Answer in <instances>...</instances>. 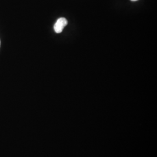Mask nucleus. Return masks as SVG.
Wrapping results in <instances>:
<instances>
[{
    "instance_id": "1",
    "label": "nucleus",
    "mask_w": 157,
    "mask_h": 157,
    "mask_svg": "<svg viewBox=\"0 0 157 157\" xmlns=\"http://www.w3.org/2000/svg\"><path fill=\"white\" fill-rule=\"evenodd\" d=\"M67 19L65 17L59 18L54 25V29L56 33H61L64 28L67 25Z\"/></svg>"
},
{
    "instance_id": "2",
    "label": "nucleus",
    "mask_w": 157,
    "mask_h": 157,
    "mask_svg": "<svg viewBox=\"0 0 157 157\" xmlns=\"http://www.w3.org/2000/svg\"><path fill=\"white\" fill-rule=\"evenodd\" d=\"M131 1H138V0H131Z\"/></svg>"
}]
</instances>
